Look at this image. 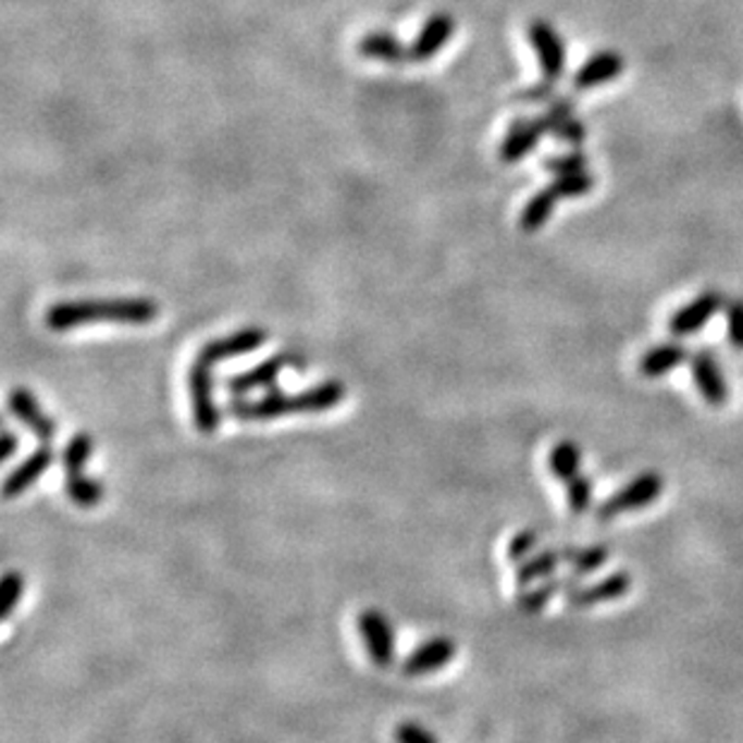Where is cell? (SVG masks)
<instances>
[{
	"label": "cell",
	"instance_id": "obj_1",
	"mask_svg": "<svg viewBox=\"0 0 743 743\" xmlns=\"http://www.w3.org/2000/svg\"><path fill=\"white\" fill-rule=\"evenodd\" d=\"M159 315V306L152 299H83L61 301L46 311L44 320L51 333H67V330L95 325V323H119V325H147Z\"/></svg>",
	"mask_w": 743,
	"mask_h": 743
},
{
	"label": "cell",
	"instance_id": "obj_2",
	"mask_svg": "<svg viewBox=\"0 0 743 743\" xmlns=\"http://www.w3.org/2000/svg\"><path fill=\"white\" fill-rule=\"evenodd\" d=\"M345 385L339 381H325L311 391L301 393H280L274 391L258 399H232L228 414L238 421H272L287 414H315L337 407L345 399Z\"/></svg>",
	"mask_w": 743,
	"mask_h": 743
},
{
	"label": "cell",
	"instance_id": "obj_3",
	"mask_svg": "<svg viewBox=\"0 0 743 743\" xmlns=\"http://www.w3.org/2000/svg\"><path fill=\"white\" fill-rule=\"evenodd\" d=\"M214 366L205 363L200 359L193 361L188 369V393H190V409H193V424L205 436H210L222 424V411L214 399Z\"/></svg>",
	"mask_w": 743,
	"mask_h": 743
},
{
	"label": "cell",
	"instance_id": "obj_4",
	"mask_svg": "<svg viewBox=\"0 0 743 743\" xmlns=\"http://www.w3.org/2000/svg\"><path fill=\"white\" fill-rule=\"evenodd\" d=\"M661 491H665V479H661V474L657 472L640 474L633 479V482H628L621 491H616L614 496H609L602 503V506L597 508V518L614 520L619 516H626V512L643 510L647 506H653V503L661 496Z\"/></svg>",
	"mask_w": 743,
	"mask_h": 743
},
{
	"label": "cell",
	"instance_id": "obj_5",
	"mask_svg": "<svg viewBox=\"0 0 743 743\" xmlns=\"http://www.w3.org/2000/svg\"><path fill=\"white\" fill-rule=\"evenodd\" d=\"M289 366L301 369L304 357H299V354H292V351L274 354V357L258 363L256 369L232 375V379L224 383V387H226V393H232L236 397H242L246 393H253V391H265V387H272L274 383H277L280 373L284 369H289Z\"/></svg>",
	"mask_w": 743,
	"mask_h": 743
},
{
	"label": "cell",
	"instance_id": "obj_6",
	"mask_svg": "<svg viewBox=\"0 0 743 743\" xmlns=\"http://www.w3.org/2000/svg\"><path fill=\"white\" fill-rule=\"evenodd\" d=\"M357 626L373 665L381 669L391 667L395 659V633L387 616H383L379 609H366L359 614Z\"/></svg>",
	"mask_w": 743,
	"mask_h": 743
},
{
	"label": "cell",
	"instance_id": "obj_7",
	"mask_svg": "<svg viewBox=\"0 0 743 743\" xmlns=\"http://www.w3.org/2000/svg\"><path fill=\"white\" fill-rule=\"evenodd\" d=\"M265 330L262 327H244V330H236V333L220 337V339H210L208 345H202L198 357L200 361L216 366L222 363L224 359H234V357H244V354H250L260 349L265 345Z\"/></svg>",
	"mask_w": 743,
	"mask_h": 743
},
{
	"label": "cell",
	"instance_id": "obj_8",
	"mask_svg": "<svg viewBox=\"0 0 743 743\" xmlns=\"http://www.w3.org/2000/svg\"><path fill=\"white\" fill-rule=\"evenodd\" d=\"M530 41L536 51V59L542 63L544 77L552 79V83L561 79L566 71V44L558 37V32L548 22L534 20L530 25Z\"/></svg>",
	"mask_w": 743,
	"mask_h": 743
},
{
	"label": "cell",
	"instance_id": "obj_9",
	"mask_svg": "<svg viewBox=\"0 0 743 743\" xmlns=\"http://www.w3.org/2000/svg\"><path fill=\"white\" fill-rule=\"evenodd\" d=\"M693 371V383L698 387V393L710 407H722L729 399V385L722 373V366H719L717 357L713 351L701 349L693 354L691 361Z\"/></svg>",
	"mask_w": 743,
	"mask_h": 743
},
{
	"label": "cell",
	"instance_id": "obj_10",
	"mask_svg": "<svg viewBox=\"0 0 743 743\" xmlns=\"http://www.w3.org/2000/svg\"><path fill=\"white\" fill-rule=\"evenodd\" d=\"M633 587V578L626 573V570H619V573H611L599 582H594V585L587 587H573L570 592H566V602L568 607H575V609H590V607H597V604H607V602H616L626 597L628 592Z\"/></svg>",
	"mask_w": 743,
	"mask_h": 743
},
{
	"label": "cell",
	"instance_id": "obj_11",
	"mask_svg": "<svg viewBox=\"0 0 743 743\" xmlns=\"http://www.w3.org/2000/svg\"><path fill=\"white\" fill-rule=\"evenodd\" d=\"M455 653L457 645L450 637H431L417 649H411V655L403 661V673L405 677H426V673H436L450 665Z\"/></svg>",
	"mask_w": 743,
	"mask_h": 743
},
{
	"label": "cell",
	"instance_id": "obj_12",
	"mask_svg": "<svg viewBox=\"0 0 743 743\" xmlns=\"http://www.w3.org/2000/svg\"><path fill=\"white\" fill-rule=\"evenodd\" d=\"M722 306H725V296L719 292L701 294L698 299L685 304L683 308H679V311L669 318L671 335L685 337V335L698 333L701 327H705L707 320L722 311Z\"/></svg>",
	"mask_w": 743,
	"mask_h": 743
},
{
	"label": "cell",
	"instance_id": "obj_13",
	"mask_svg": "<svg viewBox=\"0 0 743 743\" xmlns=\"http://www.w3.org/2000/svg\"><path fill=\"white\" fill-rule=\"evenodd\" d=\"M544 135H546V125H544L542 116L540 119H518L508 128L506 137H503L500 150H498L500 162H506V164L520 162V159L528 157L534 147L540 145Z\"/></svg>",
	"mask_w": 743,
	"mask_h": 743
},
{
	"label": "cell",
	"instance_id": "obj_14",
	"mask_svg": "<svg viewBox=\"0 0 743 743\" xmlns=\"http://www.w3.org/2000/svg\"><path fill=\"white\" fill-rule=\"evenodd\" d=\"M8 405L10 411H13L22 424H25L41 443H51L55 438L59 426H55V421L49 414H46L41 405L37 403V397H34L27 387H15V391L10 393Z\"/></svg>",
	"mask_w": 743,
	"mask_h": 743
},
{
	"label": "cell",
	"instance_id": "obj_15",
	"mask_svg": "<svg viewBox=\"0 0 743 743\" xmlns=\"http://www.w3.org/2000/svg\"><path fill=\"white\" fill-rule=\"evenodd\" d=\"M455 20L448 13H433L426 25L421 27L419 37L409 46V63H424L431 61L445 44L453 39Z\"/></svg>",
	"mask_w": 743,
	"mask_h": 743
},
{
	"label": "cell",
	"instance_id": "obj_16",
	"mask_svg": "<svg viewBox=\"0 0 743 743\" xmlns=\"http://www.w3.org/2000/svg\"><path fill=\"white\" fill-rule=\"evenodd\" d=\"M623 55L616 51H599L594 53L592 59L582 63L580 71L573 77V87L580 91L594 89L599 85H607L611 79L619 77L623 73Z\"/></svg>",
	"mask_w": 743,
	"mask_h": 743
},
{
	"label": "cell",
	"instance_id": "obj_17",
	"mask_svg": "<svg viewBox=\"0 0 743 743\" xmlns=\"http://www.w3.org/2000/svg\"><path fill=\"white\" fill-rule=\"evenodd\" d=\"M51 462H53V450L49 448V443L39 445V448L34 450L25 462H20L17 470L5 479L3 496L5 498H17V496L25 494L27 488H32L34 484L39 482L44 472L51 467Z\"/></svg>",
	"mask_w": 743,
	"mask_h": 743
},
{
	"label": "cell",
	"instance_id": "obj_18",
	"mask_svg": "<svg viewBox=\"0 0 743 743\" xmlns=\"http://www.w3.org/2000/svg\"><path fill=\"white\" fill-rule=\"evenodd\" d=\"M542 121L546 125V133H552L558 140H564L568 145H580L587 135L582 121L573 116V101L564 97L552 101V107H548V113L542 116Z\"/></svg>",
	"mask_w": 743,
	"mask_h": 743
},
{
	"label": "cell",
	"instance_id": "obj_19",
	"mask_svg": "<svg viewBox=\"0 0 743 743\" xmlns=\"http://www.w3.org/2000/svg\"><path fill=\"white\" fill-rule=\"evenodd\" d=\"M359 53L369 61H381L387 65L409 63V49L399 44L391 32H369L359 41Z\"/></svg>",
	"mask_w": 743,
	"mask_h": 743
},
{
	"label": "cell",
	"instance_id": "obj_20",
	"mask_svg": "<svg viewBox=\"0 0 743 743\" xmlns=\"http://www.w3.org/2000/svg\"><path fill=\"white\" fill-rule=\"evenodd\" d=\"M566 564V548L564 552H556V548H546V552L540 554H532L528 561H522L518 573H516V582L520 587H528L536 580H546L556 573V568Z\"/></svg>",
	"mask_w": 743,
	"mask_h": 743
},
{
	"label": "cell",
	"instance_id": "obj_21",
	"mask_svg": "<svg viewBox=\"0 0 743 743\" xmlns=\"http://www.w3.org/2000/svg\"><path fill=\"white\" fill-rule=\"evenodd\" d=\"M689 359V351H685L677 342L671 345H659L655 349H649L643 359H640V373L647 375V379H657V375H665Z\"/></svg>",
	"mask_w": 743,
	"mask_h": 743
},
{
	"label": "cell",
	"instance_id": "obj_22",
	"mask_svg": "<svg viewBox=\"0 0 743 743\" xmlns=\"http://www.w3.org/2000/svg\"><path fill=\"white\" fill-rule=\"evenodd\" d=\"M558 200L561 198H558V193L552 186H546L544 190L536 193V196H532L520 214L522 232H528V234L540 232V228L548 222V216H552Z\"/></svg>",
	"mask_w": 743,
	"mask_h": 743
},
{
	"label": "cell",
	"instance_id": "obj_23",
	"mask_svg": "<svg viewBox=\"0 0 743 743\" xmlns=\"http://www.w3.org/2000/svg\"><path fill=\"white\" fill-rule=\"evenodd\" d=\"M580 467H582V450L575 443L564 441L554 445L552 453H548V470H552L556 479H561V482H568V479L578 476Z\"/></svg>",
	"mask_w": 743,
	"mask_h": 743
},
{
	"label": "cell",
	"instance_id": "obj_24",
	"mask_svg": "<svg viewBox=\"0 0 743 743\" xmlns=\"http://www.w3.org/2000/svg\"><path fill=\"white\" fill-rule=\"evenodd\" d=\"M573 580H561V578H548L546 582H542L536 590L530 592H522L518 597V607L524 614H540L548 602H552L558 592H570L573 590Z\"/></svg>",
	"mask_w": 743,
	"mask_h": 743
},
{
	"label": "cell",
	"instance_id": "obj_25",
	"mask_svg": "<svg viewBox=\"0 0 743 743\" xmlns=\"http://www.w3.org/2000/svg\"><path fill=\"white\" fill-rule=\"evenodd\" d=\"M91 438L89 433H75L71 438V443L65 445L63 450V470H65V479H79L85 476V465L89 462V455H91Z\"/></svg>",
	"mask_w": 743,
	"mask_h": 743
},
{
	"label": "cell",
	"instance_id": "obj_26",
	"mask_svg": "<svg viewBox=\"0 0 743 743\" xmlns=\"http://www.w3.org/2000/svg\"><path fill=\"white\" fill-rule=\"evenodd\" d=\"M609 558L607 546H585V548H566V564L573 568V575H590L599 570Z\"/></svg>",
	"mask_w": 743,
	"mask_h": 743
},
{
	"label": "cell",
	"instance_id": "obj_27",
	"mask_svg": "<svg viewBox=\"0 0 743 743\" xmlns=\"http://www.w3.org/2000/svg\"><path fill=\"white\" fill-rule=\"evenodd\" d=\"M65 494L75 503L77 508H95L104 498V486L95 479L79 476V479H65Z\"/></svg>",
	"mask_w": 743,
	"mask_h": 743
},
{
	"label": "cell",
	"instance_id": "obj_28",
	"mask_svg": "<svg viewBox=\"0 0 743 743\" xmlns=\"http://www.w3.org/2000/svg\"><path fill=\"white\" fill-rule=\"evenodd\" d=\"M552 188L558 193V198H580V196H587V193L594 188V178L587 174V171H580V174H568V176H556V181L552 183Z\"/></svg>",
	"mask_w": 743,
	"mask_h": 743
},
{
	"label": "cell",
	"instance_id": "obj_29",
	"mask_svg": "<svg viewBox=\"0 0 743 743\" xmlns=\"http://www.w3.org/2000/svg\"><path fill=\"white\" fill-rule=\"evenodd\" d=\"M3 607H0V616H3V621L10 619V614L15 611V607L22 599V592H25V578L17 570H8L5 578H3Z\"/></svg>",
	"mask_w": 743,
	"mask_h": 743
},
{
	"label": "cell",
	"instance_id": "obj_30",
	"mask_svg": "<svg viewBox=\"0 0 743 743\" xmlns=\"http://www.w3.org/2000/svg\"><path fill=\"white\" fill-rule=\"evenodd\" d=\"M566 496H568V506L573 512H585L592 503V482L585 479L582 474L568 479L566 482Z\"/></svg>",
	"mask_w": 743,
	"mask_h": 743
},
{
	"label": "cell",
	"instance_id": "obj_31",
	"mask_svg": "<svg viewBox=\"0 0 743 743\" xmlns=\"http://www.w3.org/2000/svg\"><path fill=\"white\" fill-rule=\"evenodd\" d=\"M540 546V534L534 530H522L512 536L508 544V558L512 564H522L534 554V548Z\"/></svg>",
	"mask_w": 743,
	"mask_h": 743
},
{
	"label": "cell",
	"instance_id": "obj_32",
	"mask_svg": "<svg viewBox=\"0 0 743 743\" xmlns=\"http://www.w3.org/2000/svg\"><path fill=\"white\" fill-rule=\"evenodd\" d=\"M546 171H552L556 176H568V174H580V171L587 169V157L580 152H570L564 157H552L546 159Z\"/></svg>",
	"mask_w": 743,
	"mask_h": 743
},
{
	"label": "cell",
	"instance_id": "obj_33",
	"mask_svg": "<svg viewBox=\"0 0 743 743\" xmlns=\"http://www.w3.org/2000/svg\"><path fill=\"white\" fill-rule=\"evenodd\" d=\"M727 335L731 347L743 351V299L727 304Z\"/></svg>",
	"mask_w": 743,
	"mask_h": 743
},
{
	"label": "cell",
	"instance_id": "obj_34",
	"mask_svg": "<svg viewBox=\"0 0 743 743\" xmlns=\"http://www.w3.org/2000/svg\"><path fill=\"white\" fill-rule=\"evenodd\" d=\"M397 743H438V739L417 722H399L395 729Z\"/></svg>",
	"mask_w": 743,
	"mask_h": 743
},
{
	"label": "cell",
	"instance_id": "obj_35",
	"mask_svg": "<svg viewBox=\"0 0 743 743\" xmlns=\"http://www.w3.org/2000/svg\"><path fill=\"white\" fill-rule=\"evenodd\" d=\"M554 97V83L552 79H544V83L522 89L516 95V101H524V104H536V101H548Z\"/></svg>",
	"mask_w": 743,
	"mask_h": 743
},
{
	"label": "cell",
	"instance_id": "obj_36",
	"mask_svg": "<svg viewBox=\"0 0 743 743\" xmlns=\"http://www.w3.org/2000/svg\"><path fill=\"white\" fill-rule=\"evenodd\" d=\"M17 445H20V441H17L15 433H13V431H5V436H3V448H0V457H3V460H10V457L15 455Z\"/></svg>",
	"mask_w": 743,
	"mask_h": 743
}]
</instances>
